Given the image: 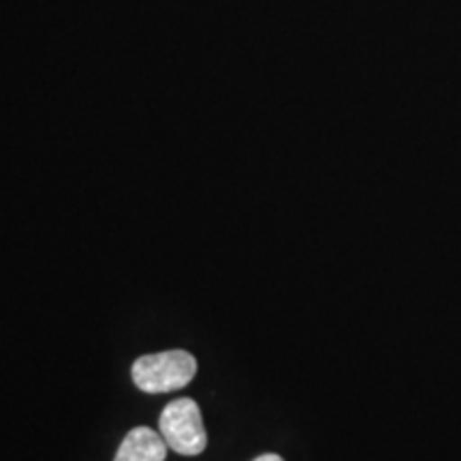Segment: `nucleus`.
<instances>
[{
	"instance_id": "nucleus-1",
	"label": "nucleus",
	"mask_w": 461,
	"mask_h": 461,
	"mask_svg": "<svg viewBox=\"0 0 461 461\" xmlns=\"http://www.w3.org/2000/svg\"><path fill=\"white\" fill-rule=\"evenodd\" d=\"M197 374V359L188 350L143 355L132 363V383L143 393H173L188 387Z\"/></svg>"
},
{
	"instance_id": "nucleus-2",
	"label": "nucleus",
	"mask_w": 461,
	"mask_h": 461,
	"mask_svg": "<svg viewBox=\"0 0 461 461\" xmlns=\"http://www.w3.org/2000/svg\"><path fill=\"white\" fill-rule=\"evenodd\" d=\"M158 431L167 447L180 455H199L207 447V431L203 428L199 403L190 397H180L165 406L158 420Z\"/></svg>"
},
{
	"instance_id": "nucleus-3",
	"label": "nucleus",
	"mask_w": 461,
	"mask_h": 461,
	"mask_svg": "<svg viewBox=\"0 0 461 461\" xmlns=\"http://www.w3.org/2000/svg\"><path fill=\"white\" fill-rule=\"evenodd\" d=\"M167 442L160 431L149 428H135L124 436L113 461H165Z\"/></svg>"
},
{
	"instance_id": "nucleus-4",
	"label": "nucleus",
	"mask_w": 461,
	"mask_h": 461,
	"mask_svg": "<svg viewBox=\"0 0 461 461\" xmlns=\"http://www.w3.org/2000/svg\"><path fill=\"white\" fill-rule=\"evenodd\" d=\"M255 461H285V459L276 453H265V455H261V457H257Z\"/></svg>"
}]
</instances>
